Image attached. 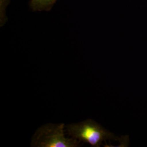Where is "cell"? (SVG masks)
I'll return each mask as SVG.
<instances>
[{
  "label": "cell",
  "mask_w": 147,
  "mask_h": 147,
  "mask_svg": "<svg viewBox=\"0 0 147 147\" xmlns=\"http://www.w3.org/2000/svg\"><path fill=\"white\" fill-rule=\"evenodd\" d=\"M11 0H0V26H3L8 21L7 8Z\"/></svg>",
  "instance_id": "cell-4"
},
{
  "label": "cell",
  "mask_w": 147,
  "mask_h": 147,
  "mask_svg": "<svg viewBox=\"0 0 147 147\" xmlns=\"http://www.w3.org/2000/svg\"><path fill=\"white\" fill-rule=\"evenodd\" d=\"M65 125L49 123L41 126L32 138L33 147H78L81 142L73 138L65 137Z\"/></svg>",
  "instance_id": "cell-2"
},
{
  "label": "cell",
  "mask_w": 147,
  "mask_h": 147,
  "mask_svg": "<svg viewBox=\"0 0 147 147\" xmlns=\"http://www.w3.org/2000/svg\"><path fill=\"white\" fill-rule=\"evenodd\" d=\"M57 0H31L30 5L34 11L51 10Z\"/></svg>",
  "instance_id": "cell-3"
},
{
  "label": "cell",
  "mask_w": 147,
  "mask_h": 147,
  "mask_svg": "<svg viewBox=\"0 0 147 147\" xmlns=\"http://www.w3.org/2000/svg\"><path fill=\"white\" fill-rule=\"evenodd\" d=\"M65 131L69 136L80 142L87 143L93 147H100L102 143L107 140H121L119 138L90 119L66 125Z\"/></svg>",
  "instance_id": "cell-1"
}]
</instances>
